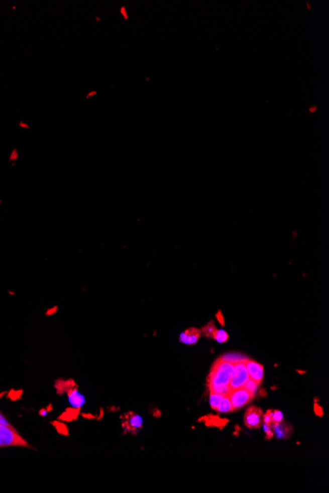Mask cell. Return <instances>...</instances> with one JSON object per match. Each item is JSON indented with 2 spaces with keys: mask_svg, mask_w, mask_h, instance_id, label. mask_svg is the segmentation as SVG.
Wrapping results in <instances>:
<instances>
[{
  "mask_svg": "<svg viewBox=\"0 0 329 493\" xmlns=\"http://www.w3.org/2000/svg\"><path fill=\"white\" fill-rule=\"evenodd\" d=\"M249 379L250 376L245 365V360L238 361L234 365V370L231 376L229 387L232 391L243 388Z\"/></svg>",
  "mask_w": 329,
  "mask_h": 493,
  "instance_id": "3",
  "label": "cell"
},
{
  "mask_svg": "<svg viewBox=\"0 0 329 493\" xmlns=\"http://www.w3.org/2000/svg\"><path fill=\"white\" fill-rule=\"evenodd\" d=\"M244 421L249 428H258L263 423V413L256 407H250L246 412Z\"/></svg>",
  "mask_w": 329,
  "mask_h": 493,
  "instance_id": "6",
  "label": "cell"
},
{
  "mask_svg": "<svg viewBox=\"0 0 329 493\" xmlns=\"http://www.w3.org/2000/svg\"><path fill=\"white\" fill-rule=\"evenodd\" d=\"M1 447H28L30 445L11 426L0 424V448Z\"/></svg>",
  "mask_w": 329,
  "mask_h": 493,
  "instance_id": "2",
  "label": "cell"
},
{
  "mask_svg": "<svg viewBox=\"0 0 329 493\" xmlns=\"http://www.w3.org/2000/svg\"><path fill=\"white\" fill-rule=\"evenodd\" d=\"M233 411H234V408H233V406L231 404V401H230L229 397L224 396L223 399H222V401H221V403H220V405H219V407H218V409H217V412L224 413L225 414V413H231Z\"/></svg>",
  "mask_w": 329,
  "mask_h": 493,
  "instance_id": "10",
  "label": "cell"
},
{
  "mask_svg": "<svg viewBox=\"0 0 329 493\" xmlns=\"http://www.w3.org/2000/svg\"><path fill=\"white\" fill-rule=\"evenodd\" d=\"M213 339L215 341H217L218 343H220V344L226 343L228 341L229 335L227 334L226 331H224V330H218L217 329V331H216Z\"/></svg>",
  "mask_w": 329,
  "mask_h": 493,
  "instance_id": "13",
  "label": "cell"
},
{
  "mask_svg": "<svg viewBox=\"0 0 329 493\" xmlns=\"http://www.w3.org/2000/svg\"><path fill=\"white\" fill-rule=\"evenodd\" d=\"M224 396L220 394H216V393H210V406L213 410L217 411L222 399H223Z\"/></svg>",
  "mask_w": 329,
  "mask_h": 493,
  "instance_id": "12",
  "label": "cell"
},
{
  "mask_svg": "<svg viewBox=\"0 0 329 493\" xmlns=\"http://www.w3.org/2000/svg\"><path fill=\"white\" fill-rule=\"evenodd\" d=\"M245 365L248 370L250 378L254 381L257 385H259L262 382L263 376H264L263 366L261 364L257 363L256 361L252 360V359H248V358L245 359Z\"/></svg>",
  "mask_w": 329,
  "mask_h": 493,
  "instance_id": "7",
  "label": "cell"
},
{
  "mask_svg": "<svg viewBox=\"0 0 329 493\" xmlns=\"http://www.w3.org/2000/svg\"><path fill=\"white\" fill-rule=\"evenodd\" d=\"M271 419L273 423H280L283 421V415L280 411H271Z\"/></svg>",
  "mask_w": 329,
  "mask_h": 493,
  "instance_id": "15",
  "label": "cell"
},
{
  "mask_svg": "<svg viewBox=\"0 0 329 493\" xmlns=\"http://www.w3.org/2000/svg\"><path fill=\"white\" fill-rule=\"evenodd\" d=\"M68 397H69V402L71 404V406L73 408H76V409H80L84 403H85V399L82 395L80 394L76 389H73V390H70L69 393H68Z\"/></svg>",
  "mask_w": 329,
  "mask_h": 493,
  "instance_id": "9",
  "label": "cell"
},
{
  "mask_svg": "<svg viewBox=\"0 0 329 493\" xmlns=\"http://www.w3.org/2000/svg\"><path fill=\"white\" fill-rule=\"evenodd\" d=\"M201 336V331L196 328H189L179 335V341L185 345H195Z\"/></svg>",
  "mask_w": 329,
  "mask_h": 493,
  "instance_id": "8",
  "label": "cell"
},
{
  "mask_svg": "<svg viewBox=\"0 0 329 493\" xmlns=\"http://www.w3.org/2000/svg\"><path fill=\"white\" fill-rule=\"evenodd\" d=\"M216 331H217V328L215 327L214 323L211 321V322H209L207 325H205L203 327V329L201 330V335L207 337V338L213 339Z\"/></svg>",
  "mask_w": 329,
  "mask_h": 493,
  "instance_id": "11",
  "label": "cell"
},
{
  "mask_svg": "<svg viewBox=\"0 0 329 493\" xmlns=\"http://www.w3.org/2000/svg\"><path fill=\"white\" fill-rule=\"evenodd\" d=\"M57 309H58V307H57V306H54V307H52V308H51V309H49V310L47 311V315H52V314H54V313H56V311H57Z\"/></svg>",
  "mask_w": 329,
  "mask_h": 493,
  "instance_id": "16",
  "label": "cell"
},
{
  "mask_svg": "<svg viewBox=\"0 0 329 493\" xmlns=\"http://www.w3.org/2000/svg\"><path fill=\"white\" fill-rule=\"evenodd\" d=\"M0 424H4V425H10V423L8 422V420L5 419L1 414H0Z\"/></svg>",
  "mask_w": 329,
  "mask_h": 493,
  "instance_id": "17",
  "label": "cell"
},
{
  "mask_svg": "<svg viewBox=\"0 0 329 493\" xmlns=\"http://www.w3.org/2000/svg\"><path fill=\"white\" fill-rule=\"evenodd\" d=\"M228 397L234 410L243 408L245 405L249 404L253 398V395L250 394L244 387L237 390H233Z\"/></svg>",
  "mask_w": 329,
  "mask_h": 493,
  "instance_id": "4",
  "label": "cell"
},
{
  "mask_svg": "<svg viewBox=\"0 0 329 493\" xmlns=\"http://www.w3.org/2000/svg\"><path fill=\"white\" fill-rule=\"evenodd\" d=\"M121 419H122L123 427L127 432L136 433L139 429H141V427L143 425L142 418L139 417L138 415L132 413V412L126 413L125 415L122 416Z\"/></svg>",
  "mask_w": 329,
  "mask_h": 493,
  "instance_id": "5",
  "label": "cell"
},
{
  "mask_svg": "<svg viewBox=\"0 0 329 493\" xmlns=\"http://www.w3.org/2000/svg\"><path fill=\"white\" fill-rule=\"evenodd\" d=\"M257 386H258V385H257V384H256L254 381H253V380L250 378V379L247 381V383L245 384L244 388H245V389H246V390H247V391H248L250 394H252L253 396H254V394H255V393H256V391H257Z\"/></svg>",
  "mask_w": 329,
  "mask_h": 493,
  "instance_id": "14",
  "label": "cell"
},
{
  "mask_svg": "<svg viewBox=\"0 0 329 493\" xmlns=\"http://www.w3.org/2000/svg\"><path fill=\"white\" fill-rule=\"evenodd\" d=\"M234 365L235 363L225 360L221 357L215 361L207 382L210 393H216L228 397L232 392L229 387V383L234 370Z\"/></svg>",
  "mask_w": 329,
  "mask_h": 493,
  "instance_id": "1",
  "label": "cell"
}]
</instances>
